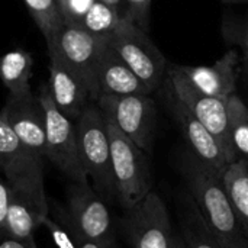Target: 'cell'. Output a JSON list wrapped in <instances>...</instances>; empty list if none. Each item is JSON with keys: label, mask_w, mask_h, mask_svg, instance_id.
<instances>
[{"label": "cell", "mask_w": 248, "mask_h": 248, "mask_svg": "<svg viewBox=\"0 0 248 248\" xmlns=\"http://www.w3.org/2000/svg\"><path fill=\"white\" fill-rule=\"evenodd\" d=\"M180 170L187 193L221 247L248 248L247 237L224 186L222 173L205 164L193 153L183 158Z\"/></svg>", "instance_id": "6da1fadb"}, {"label": "cell", "mask_w": 248, "mask_h": 248, "mask_svg": "<svg viewBox=\"0 0 248 248\" xmlns=\"http://www.w3.org/2000/svg\"><path fill=\"white\" fill-rule=\"evenodd\" d=\"M74 124L81 164L87 173L90 186L106 203L118 201L109 134L102 109L96 102H89Z\"/></svg>", "instance_id": "7a4b0ae2"}, {"label": "cell", "mask_w": 248, "mask_h": 248, "mask_svg": "<svg viewBox=\"0 0 248 248\" xmlns=\"http://www.w3.org/2000/svg\"><path fill=\"white\" fill-rule=\"evenodd\" d=\"M110 35V33H109ZM109 35L92 33L78 25L64 23L48 41L49 58H55L71 70L87 89L90 99L97 100V64L103 48L108 45Z\"/></svg>", "instance_id": "3957f363"}, {"label": "cell", "mask_w": 248, "mask_h": 248, "mask_svg": "<svg viewBox=\"0 0 248 248\" xmlns=\"http://www.w3.org/2000/svg\"><path fill=\"white\" fill-rule=\"evenodd\" d=\"M106 126L110 142L112 170L116 186L118 202L124 209L140 203L151 190L153 179L147 160V153L132 142L109 118Z\"/></svg>", "instance_id": "277c9868"}, {"label": "cell", "mask_w": 248, "mask_h": 248, "mask_svg": "<svg viewBox=\"0 0 248 248\" xmlns=\"http://www.w3.org/2000/svg\"><path fill=\"white\" fill-rule=\"evenodd\" d=\"M62 224L83 238L103 248H116L115 228L106 202L90 183H73L67 192V212Z\"/></svg>", "instance_id": "5b68a950"}, {"label": "cell", "mask_w": 248, "mask_h": 248, "mask_svg": "<svg viewBox=\"0 0 248 248\" xmlns=\"http://www.w3.org/2000/svg\"><path fill=\"white\" fill-rule=\"evenodd\" d=\"M0 173L12 189L48 208L44 157L29 150L3 119H0Z\"/></svg>", "instance_id": "8992f818"}, {"label": "cell", "mask_w": 248, "mask_h": 248, "mask_svg": "<svg viewBox=\"0 0 248 248\" xmlns=\"http://www.w3.org/2000/svg\"><path fill=\"white\" fill-rule=\"evenodd\" d=\"M109 45L153 93L160 87L169 68L167 60L145 31L126 15H122L119 25L109 35Z\"/></svg>", "instance_id": "52a82bcc"}, {"label": "cell", "mask_w": 248, "mask_h": 248, "mask_svg": "<svg viewBox=\"0 0 248 248\" xmlns=\"http://www.w3.org/2000/svg\"><path fill=\"white\" fill-rule=\"evenodd\" d=\"M39 100L45 113L46 157L73 183H90L81 164L76 124L67 118L54 103L48 87L39 92Z\"/></svg>", "instance_id": "ba28073f"}, {"label": "cell", "mask_w": 248, "mask_h": 248, "mask_svg": "<svg viewBox=\"0 0 248 248\" xmlns=\"http://www.w3.org/2000/svg\"><path fill=\"white\" fill-rule=\"evenodd\" d=\"M167 74L173 87V94L183 105H186L190 112L199 119V122H202V125L215 137V140L224 150L228 163L231 164L240 160L231 141L227 102L198 90L183 74L179 65H169Z\"/></svg>", "instance_id": "9c48e42d"}, {"label": "cell", "mask_w": 248, "mask_h": 248, "mask_svg": "<svg viewBox=\"0 0 248 248\" xmlns=\"http://www.w3.org/2000/svg\"><path fill=\"white\" fill-rule=\"evenodd\" d=\"M96 103L102 109L103 115L109 118L142 151L148 154L153 151L157 109L150 96L100 94Z\"/></svg>", "instance_id": "30bf717a"}, {"label": "cell", "mask_w": 248, "mask_h": 248, "mask_svg": "<svg viewBox=\"0 0 248 248\" xmlns=\"http://www.w3.org/2000/svg\"><path fill=\"white\" fill-rule=\"evenodd\" d=\"M121 227L132 248H173L176 234L170 215L163 199L154 190L135 206L125 209Z\"/></svg>", "instance_id": "8fae6325"}, {"label": "cell", "mask_w": 248, "mask_h": 248, "mask_svg": "<svg viewBox=\"0 0 248 248\" xmlns=\"http://www.w3.org/2000/svg\"><path fill=\"white\" fill-rule=\"evenodd\" d=\"M0 119L10 126L29 150L44 158L46 157L45 113L38 94L32 90L20 96L9 94L0 110Z\"/></svg>", "instance_id": "7c38bea8"}, {"label": "cell", "mask_w": 248, "mask_h": 248, "mask_svg": "<svg viewBox=\"0 0 248 248\" xmlns=\"http://www.w3.org/2000/svg\"><path fill=\"white\" fill-rule=\"evenodd\" d=\"M238 62V52L231 49L212 65H179V68L198 90L227 102L237 90Z\"/></svg>", "instance_id": "4fadbf2b"}, {"label": "cell", "mask_w": 248, "mask_h": 248, "mask_svg": "<svg viewBox=\"0 0 248 248\" xmlns=\"http://www.w3.org/2000/svg\"><path fill=\"white\" fill-rule=\"evenodd\" d=\"M173 113L183 131V135L187 144L192 148V153L202 160L205 164L211 166L219 173H224L230 164L224 150L215 137L199 122V119L190 112V109L183 105L176 96L173 100Z\"/></svg>", "instance_id": "5bb4252c"}, {"label": "cell", "mask_w": 248, "mask_h": 248, "mask_svg": "<svg viewBox=\"0 0 248 248\" xmlns=\"http://www.w3.org/2000/svg\"><path fill=\"white\" fill-rule=\"evenodd\" d=\"M97 87L100 94L110 96H129V94H147L153 92L138 78V76L129 68L122 57L109 45L103 48L97 64Z\"/></svg>", "instance_id": "9a60e30c"}, {"label": "cell", "mask_w": 248, "mask_h": 248, "mask_svg": "<svg viewBox=\"0 0 248 248\" xmlns=\"http://www.w3.org/2000/svg\"><path fill=\"white\" fill-rule=\"evenodd\" d=\"M46 87L55 106L76 122L90 99L87 89L78 77L55 58H49V80Z\"/></svg>", "instance_id": "2e32d148"}, {"label": "cell", "mask_w": 248, "mask_h": 248, "mask_svg": "<svg viewBox=\"0 0 248 248\" xmlns=\"http://www.w3.org/2000/svg\"><path fill=\"white\" fill-rule=\"evenodd\" d=\"M12 189V187H10ZM48 217V208L39 205L28 195L12 189L10 203L4 221V230L7 235L20 241H29L33 238L35 231L42 227L44 219Z\"/></svg>", "instance_id": "e0dca14e"}, {"label": "cell", "mask_w": 248, "mask_h": 248, "mask_svg": "<svg viewBox=\"0 0 248 248\" xmlns=\"http://www.w3.org/2000/svg\"><path fill=\"white\" fill-rule=\"evenodd\" d=\"M180 237L186 248H222L189 193L180 201Z\"/></svg>", "instance_id": "ac0fdd59"}, {"label": "cell", "mask_w": 248, "mask_h": 248, "mask_svg": "<svg viewBox=\"0 0 248 248\" xmlns=\"http://www.w3.org/2000/svg\"><path fill=\"white\" fill-rule=\"evenodd\" d=\"M32 67L33 58L23 49L10 51L0 57V80L9 90V94L20 96L31 92Z\"/></svg>", "instance_id": "d6986e66"}, {"label": "cell", "mask_w": 248, "mask_h": 248, "mask_svg": "<svg viewBox=\"0 0 248 248\" xmlns=\"http://www.w3.org/2000/svg\"><path fill=\"white\" fill-rule=\"evenodd\" d=\"M224 186L231 199L240 225L248 240V161L240 158L227 166L222 173Z\"/></svg>", "instance_id": "ffe728a7"}, {"label": "cell", "mask_w": 248, "mask_h": 248, "mask_svg": "<svg viewBox=\"0 0 248 248\" xmlns=\"http://www.w3.org/2000/svg\"><path fill=\"white\" fill-rule=\"evenodd\" d=\"M228 119L231 141L238 158L248 161V108L235 93L228 100Z\"/></svg>", "instance_id": "44dd1931"}, {"label": "cell", "mask_w": 248, "mask_h": 248, "mask_svg": "<svg viewBox=\"0 0 248 248\" xmlns=\"http://www.w3.org/2000/svg\"><path fill=\"white\" fill-rule=\"evenodd\" d=\"M23 3L45 41H48L65 23L58 0H23Z\"/></svg>", "instance_id": "7402d4cb"}, {"label": "cell", "mask_w": 248, "mask_h": 248, "mask_svg": "<svg viewBox=\"0 0 248 248\" xmlns=\"http://www.w3.org/2000/svg\"><path fill=\"white\" fill-rule=\"evenodd\" d=\"M121 19L122 16L119 15V9H115L112 6H108L96 0L92 4V7L87 10L80 26L87 29L92 33L109 35L116 29Z\"/></svg>", "instance_id": "603a6c76"}, {"label": "cell", "mask_w": 248, "mask_h": 248, "mask_svg": "<svg viewBox=\"0 0 248 248\" xmlns=\"http://www.w3.org/2000/svg\"><path fill=\"white\" fill-rule=\"evenodd\" d=\"M96 0H58L64 22L70 25H81L87 10Z\"/></svg>", "instance_id": "cb8c5ba5"}, {"label": "cell", "mask_w": 248, "mask_h": 248, "mask_svg": "<svg viewBox=\"0 0 248 248\" xmlns=\"http://www.w3.org/2000/svg\"><path fill=\"white\" fill-rule=\"evenodd\" d=\"M42 227L48 230V232L52 237V241L58 248H78L73 234L68 230H64V227H61L58 222L52 221L49 215L44 219Z\"/></svg>", "instance_id": "d4e9b609"}, {"label": "cell", "mask_w": 248, "mask_h": 248, "mask_svg": "<svg viewBox=\"0 0 248 248\" xmlns=\"http://www.w3.org/2000/svg\"><path fill=\"white\" fill-rule=\"evenodd\" d=\"M125 1L128 4V10L125 15L145 31L148 28L151 0H125Z\"/></svg>", "instance_id": "484cf974"}, {"label": "cell", "mask_w": 248, "mask_h": 248, "mask_svg": "<svg viewBox=\"0 0 248 248\" xmlns=\"http://www.w3.org/2000/svg\"><path fill=\"white\" fill-rule=\"evenodd\" d=\"M10 195H12V189L9 183L0 177V232L4 230V221L10 203Z\"/></svg>", "instance_id": "4316f807"}, {"label": "cell", "mask_w": 248, "mask_h": 248, "mask_svg": "<svg viewBox=\"0 0 248 248\" xmlns=\"http://www.w3.org/2000/svg\"><path fill=\"white\" fill-rule=\"evenodd\" d=\"M237 42L240 44L243 49V61H244V65L248 68V20L241 25L237 33Z\"/></svg>", "instance_id": "83f0119b"}, {"label": "cell", "mask_w": 248, "mask_h": 248, "mask_svg": "<svg viewBox=\"0 0 248 248\" xmlns=\"http://www.w3.org/2000/svg\"><path fill=\"white\" fill-rule=\"evenodd\" d=\"M0 248H31L29 241H20L17 238H13L7 235L6 232H0Z\"/></svg>", "instance_id": "f1b7e54d"}, {"label": "cell", "mask_w": 248, "mask_h": 248, "mask_svg": "<svg viewBox=\"0 0 248 248\" xmlns=\"http://www.w3.org/2000/svg\"><path fill=\"white\" fill-rule=\"evenodd\" d=\"M67 230H68V228H67ZM68 231L73 234V237H74V240H76L78 248H103L100 247V246H97V244H94V243H92V241H89V240H86V238H83L81 235H78L77 232H74V231H71V230H68Z\"/></svg>", "instance_id": "f546056e"}, {"label": "cell", "mask_w": 248, "mask_h": 248, "mask_svg": "<svg viewBox=\"0 0 248 248\" xmlns=\"http://www.w3.org/2000/svg\"><path fill=\"white\" fill-rule=\"evenodd\" d=\"M99 1H102V3H105L108 6H112L115 9H119V4L122 3V0H99Z\"/></svg>", "instance_id": "4dcf8cb0"}, {"label": "cell", "mask_w": 248, "mask_h": 248, "mask_svg": "<svg viewBox=\"0 0 248 248\" xmlns=\"http://www.w3.org/2000/svg\"><path fill=\"white\" fill-rule=\"evenodd\" d=\"M173 248H186V246H185V243H183V240H182L180 235H176V237H174Z\"/></svg>", "instance_id": "1f68e13d"}, {"label": "cell", "mask_w": 248, "mask_h": 248, "mask_svg": "<svg viewBox=\"0 0 248 248\" xmlns=\"http://www.w3.org/2000/svg\"><path fill=\"white\" fill-rule=\"evenodd\" d=\"M29 247L31 248H38L36 247V243H35V240L32 238V240H29Z\"/></svg>", "instance_id": "d6a6232c"}, {"label": "cell", "mask_w": 248, "mask_h": 248, "mask_svg": "<svg viewBox=\"0 0 248 248\" xmlns=\"http://www.w3.org/2000/svg\"><path fill=\"white\" fill-rule=\"evenodd\" d=\"M224 1H235V0H224Z\"/></svg>", "instance_id": "836d02e7"}]
</instances>
